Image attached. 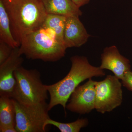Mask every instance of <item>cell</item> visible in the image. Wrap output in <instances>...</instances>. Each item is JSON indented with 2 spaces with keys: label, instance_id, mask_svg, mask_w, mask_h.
<instances>
[{
  "label": "cell",
  "instance_id": "obj_1",
  "mask_svg": "<svg viewBox=\"0 0 132 132\" xmlns=\"http://www.w3.org/2000/svg\"><path fill=\"white\" fill-rule=\"evenodd\" d=\"M71 67L68 74L56 83L47 85L50 96L48 104L50 111L54 106L61 105L64 111L71 94L82 81L93 77H103L105 75L100 67L92 65L85 56L75 55L71 58Z\"/></svg>",
  "mask_w": 132,
  "mask_h": 132
},
{
  "label": "cell",
  "instance_id": "obj_2",
  "mask_svg": "<svg viewBox=\"0 0 132 132\" xmlns=\"http://www.w3.org/2000/svg\"><path fill=\"white\" fill-rule=\"evenodd\" d=\"M10 20L14 37L22 39L42 27L48 14L41 0H2Z\"/></svg>",
  "mask_w": 132,
  "mask_h": 132
},
{
  "label": "cell",
  "instance_id": "obj_3",
  "mask_svg": "<svg viewBox=\"0 0 132 132\" xmlns=\"http://www.w3.org/2000/svg\"><path fill=\"white\" fill-rule=\"evenodd\" d=\"M66 49L53 31L42 26L24 36L19 47V53L29 59L55 62L65 56Z\"/></svg>",
  "mask_w": 132,
  "mask_h": 132
},
{
  "label": "cell",
  "instance_id": "obj_4",
  "mask_svg": "<svg viewBox=\"0 0 132 132\" xmlns=\"http://www.w3.org/2000/svg\"><path fill=\"white\" fill-rule=\"evenodd\" d=\"M16 84L12 98L24 105H34L48 99L47 85L43 83L40 73L22 66L14 72Z\"/></svg>",
  "mask_w": 132,
  "mask_h": 132
},
{
  "label": "cell",
  "instance_id": "obj_5",
  "mask_svg": "<svg viewBox=\"0 0 132 132\" xmlns=\"http://www.w3.org/2000/svg\"><path fill=\"white\" fill-rule=\"evenodd\" d=\"M13 100L15 111V128L17 132H46L45 122L50 118L48 104L46 101L27 105Z\"/></svg>",
  "mask_w": 132,
  "mask_h": 132
},
{
  "label": "cell",
  "instance_id": "obj_6",
  "mask_svg": "<svg viewBox=\"0 0 132 132\" xmlns=\"http://www.w3.org/2000/svg\"><path fill=\"white\" fill-rule=\"evenodd\" d=\"M122 83L114 75H108L103 80L96 81L95 109L104 114L119 106L123 101Z\"/></svg>",
  "mask_w": 132,
  "mask_h": 132
},
{
  "label": "cell",
  "instance_id": "obj_7",
  "mask_svg": "<svg viewBox=\"0 0 132 132\" xmlns=\"http://www.w3.org/2000/svg\"><path fill=\"white\" fill-rule=\"evenodd\" d=\"M96 83L90 78L85 84L78 86L71 94L66 108L81 114L90 113L95 109Z\"/></svg>",
  "mask_w": 132,
  "mask_h": 132
},
{
  "label": "cell",
  "instance_id": "obj_8",
  "mask_svg": "<svg viewBox=\"0 0 132 132\" xmlns=\"http://www.w3.org/2000/svg\"><path fill=\"white\" fill-rule=\"evenodd\" d=\"M23 61L17 47L13 48L9 58L0 65V96L12 98L16 84L14 72Z\"/></svg>",
  "mask_w": 132,
  "mask_h": 132
},
{
  "label": "cell",
  "instance_id": "obj_9",
  "mask_svg": "<svg viewBox=\"0 0 132 132\" xmlns=\"http://www.w3.org/2000/svg\"><path fill=\"white\" fill-rule=\"evenodd\" d=\"M100 67L102 70L111 71L121 80L126 72L131 70L130 60L121 54L114 45L104 48L101 55Z\"/></svg>",
  "mask_w": 132,
  "mask_h": 132
},
{
  "label": "cell",
  "instance_id": "obj_10",
  "mask_svg": "<svg viewBox=\"0 0 132 132\" xmlns=\"http://www.w3.org/2000/svg\"><path fill=\"white\" fill-rule=\"evenodd\" d=\"M90 37L79 16L67 17L64 33V44L67 49L80 47L87 42Z\"/></svg>",
  "mask_w": 132,
  "mask_h": 132
},
{
  "label": "cell",
  "instance_id": "obj_11",
  "mask_svg": "<svg viewBox=\"0 0 132 132\" xmlns=\"http://www.w3.org/2000/svg\"><path fill=\"white\" fill-rule=\"evenodd\" d=\"M49 14L67 16H81L82 12L72 0H41Z\"/></svg>",
  "mask_w": 132,
  "mask_h": 132
},
{
  "label": "cell",
  "instance_id": "obj_12",
  "mask_svg": "<svg viewBox=\"0 0 132 132\" xmlns=\"http://www.w3.org/2000/svg\"><path fill=\"white\" fill-rule=\"evenodd\" d=\"M0 41L13 48L20 46L13 35L9 16L2 0H0Z\"/></svg>",
  "mask_w": 132,
  "mask_h": 132
},
{
  "label": "cell",
  "instance_id": "obj_13",
  "mask_svg": "<svg viewBox=\"0 0 132 132\" xmlns=\"http://www.w3.org/2000/svg\"><path fill=\"white\" fill-rule=\"evenodd\" d=\"M0 126L15 127V111L13 100L7 96H0Z\"/></svg>",
  "mask_w": 132,
  "mask_h": 132
},
{
  "label": "cell",
  "instance_id": "obj_14",
  "mask_svg": "<svg viewBox=\"0 0 132 132\" xmlns=\"http://www.w3.org/2000/svg\"><path fill=\"white\" fill-rule=\"evenodd\" d=\"M67 16L48 14L42 26L53 31L59 40L64 43V33Z\"/></svg>",
  "mask_w": 132,
  "mask_h": 132
},
{
  "label": "cell",
  "instance_id": "obj_15",
  "mask_svg": "<svg viewBox=\"0 0 132 132\" xmlns=\"http://www.w3.org/2000/svg\"><path fill=\"white\" fill-rule=\"evenodd\" d=\"M89 124L87 118L79 119L73 122L62 123L53 120L51 118L48 119L45 123V126L53 125L58 128L61 132H79L81 128L86 127Z\"/></svg>",
  "mask_w": 132,
  "mask_h": 132
},
{
  "label": "cell",
  "instance_id": "obj_16",
  "mask_svg": "<svg viewBox=\"0 0 132 132\" xmlns=\"http://www.w3.org/2000/svg\"><path fill=\"white\" fill-rule=\"evenodd\" d=\"M13 49L6 43L0 41V65L9 58Z\"/></svg>",
  "mask_w": 132,
  "mask_h": 132
},
{
  "label": "cell",
  "instance_id": "obj_17",
  "mask_svg": "<svg viewBox=\"0 0 132 132\" xmlns=\"http://www.w3.org/2000/svg\"><path fill=\"white\" fill-rule=\"evenodd\" d=\"M121 81L123 86L132 92V71L126 72Z\"/></svg>",
  "mask_w": 132,
  "mask_h": 132
},
{
  "label": "cell",
  "instance_id": "obj_18",
  "mask_svg": "<svg viewBox=\"0 0 132 132\" xmlns=\"http://www.w3.org/2000/svg\"><path fill=\"white\" fill-rule=\"evenodd\" d=\"M1 132H17L14 126H0Z\"/></svg>",
  "mask_w": 132,
  "mask_h": 132
},
{
  "label": "cell",
  "instance_id": "obj_19",
  "mask_svg": "<svg viewBox=\"0 0 132 132\" xmlns=\"http://www.w3.org/2000/svg\"><path fill=\"white\" fill-rule=\"evenodd\" d=\"M90 0H72L78 7L80 8L87 5L90 2Z\"/></svg>",
  "mask_w": 132,
  "mask_h": 132
},
{
  "label": "cell",
  "instance_id": "obj_20",
  "mask_svg": "<svg viewBox=\"0 0 132 132\" xmlns=\"http://www.w3.org/2000/svg\"></svg>",
  "mask_w": 132,
  "mask_h": 132
}]
</instances>
